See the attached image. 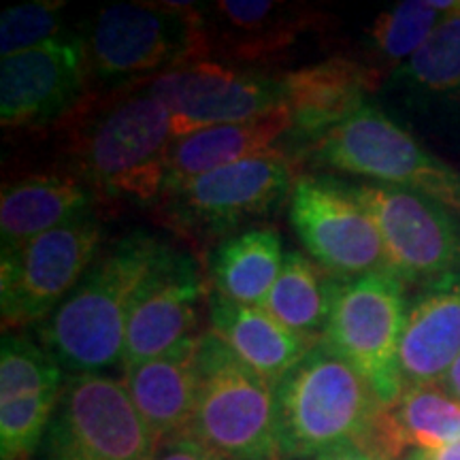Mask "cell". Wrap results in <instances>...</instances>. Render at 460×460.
I'll return each instance as SVG.
<instances>
[{"label":"cell","mask_w":460,"mask_h":460,"mask_svg":"<svg viewBox=\"0 0 460 460\" xmlns=\"http://www.w3.org/2000/svg\"><path fill=\"white\" fill-rule=\"evenodd\" d=\"M156 234L132 230L96 258L77 288L43 324L39 339L68 376L122 367L126 326L137 292L164 252Z\"/></svg>","instance_id":"1"},{"label":"cell","mask_w":460,"mask_h":460,"mask_svg":"<svg viewBox=\"0 0 460 460\" xmlns=\"http://www.w3.org/2000/svg\"><path fill=\"white\" fill-rule=\"evenodd\" d=\"M275 405L281 458L369 444L382 410L369 382L322 339L275 384Z\"/></svg>","instance_id":"2"},{"label":"cell","mask_w":460,"mask_h":460,"mask_svg":"<svg viewBox=\"0 0 460 460\" xmlns=\"http://www.w3.org/2000/svg\"><path fill=\"white\" fill-rule=\"evenodd\" d=\"M175 143L171 113L139 85L109 102L79 132V169L92 188L135 205L163 199Z\"/></svg>","instance_id":"3"},{"label":"cell","mask_w":460,"mask_h":460,"mask_svg":"<svg viewBox=\"0 0 460 460\" xmlns=\"http://www.w3.org/2000/svg\"><path fill=\"white\" fill-rule=\"evenodd\" d=\"M92 75L122 88L209 54L203 9L192 3H122L96 15L88 37Z\"/></svg>","instance_id":"4"},{"label":"cell","mask_w":460,"mask_h":460,"mask_svg":"<svg viewBox=\"0 0 460 460\" xmlns=\"http://www.w3.org/2000/svg\"><path fill=\"white\" fill-rule=\"evenodd\" d=\"M200 388L188 435L224 460H281L275 386L207 331L199 339Z\"/></svg>","instance_id":"5"},{"label":"cell","mask_w":460,"mask_h":460,"mask_svg":"<svg viewBox=\"0 0 460 460\" xmlns=\"http://www.w3.org/2000/svg\"><path fill=\"white\" fill-rule=\"evenodd\" d=\"M320 169L365 177L427 197L460 220V171L433 156L410 130L377 107L365 105L312 146Z\"/></svg>","instance_id":"6"},{"label":"cell","mask_w":460,"mask_h":460,"mask_svg":"<svg viewBox=\"0 0 460 460\" xmlns=\"http://www.w3.org/2000/svg\"><path fill=\"white\" fill-rule=\"evenodd\" d=\"M407 307L405 281L390 269L335 279L322 341L369 382L382 405L399 399L405 388L399 348Z\"/></svg>","instance_id":"7"},{"label":"cell","mask_w":460,"mask_h":460,"mask_svg":"<svg viewBox=\"0 0 460 460\" xmlns=\"http://www.w3.org/2000/svg\"><path fill=\"white\" fill-rule=\"evenodd\" d=\"M105 230L94 211L0 256L3 331L43 324L99 258Z\"/></svg>","instance_id":"8"},{"label":"cell","mask_w":460,"mask_h":460,"mask_svg":"<svg viewBox=\"0 0 460 460\" xmlns=\"http://www.w3.org/2000/svg\"><path fill=\"white\" fill-rule=\"evenodd\" d=\"M158 439L122 382L68 376L41 444V460H154Z\"/></svg>","instance_id":"9"},{"label":"cell","mask_w":460,"mask_h":460,"mask_svg":"<svg viewBox=\"0 0 460 460\" xmlns=\"http://www.w3.org/2000/svg\"><path fill=\"white\" fill-rule=\"evenodd\" d=\"M292 186L290 160L275 147L164 194V220L177 233L226 239L243 224L273 214L290 199Z\"/></svg>","instance_id":"10"},{"label":"cell","mask_w":460,"mask_h":460,"mask_svg":"<svg viewBox=\"0 0 460 460\" xmlns=\"http://www.w3.org/2000/svg\"><path fill=\"white\" fill-rule=\"evenodd\" d=\"M288 216L305 250L331 278L388 269L376 222L348 183L320 175L296 177Z\"/></svg>","instance_id":"11"},{"label":"cell","mask_w":460,"mask_h":460,"mask_svg":"<svg viewBox=\"0 0 460 460\" xmlns=\"http://www.w3.org/2000/svg\"><path fill=\"white\" fill-rule=\"evenodd\" d=\"M349 188L376 222L396 278L427 286L460 273V220L446 207L386 183Z\"/></svg>","instance_id":"12"},{"label":"cell","mask_w":460,"mask_h":460,"mask_svg":"<svg viewBox=\"0 0 460 460\" xmlns=\"http://www.w3.org/2000/svg\"><path fill=\"white\" fill-rule=\"evenodd\" d=\"M169 109L175 139L211 126L239 124L284 107L281 79L234 71L216 60H190L141 84Z\"/></svg>","instance_id":"13"},{"label":"cell","mask_w":460,"mask_h":460,"mask_svg":"<svg viewBox=\"0 0 460 460\" xmlns=\"http://www.w3.org/2000/svg\"><path fill=\"white\" fill-rule=\"evenodd\" d=\"M88 45L73 34L0 62V124L37 128L77 107L88 84Z\"/></svg>","instance_id":"14"},{"label":"cell","mask_w":460,"mask_h":460,"mask_svg":"<svg viewBox=\"0 0 460 460\" xmlns=\"http://www.w3.org/2000/svg\"><path fill=\"white\" fill-rule=\"evenodd\" d=\"M207 295L197 261L166 245L137 292L126 326L122 369L169 354L194 335Z\"/></svg>","instance_id":"15"},{"label":"cell","mask_w":460,"mask_h":460,"mask_svg":"<svg viewBox=\"0 0 460 460\" xmlns=\"http://www.w3.org/2000/svg\"><path fill=\"white\" fill-rule=\"evenodd\" d=\"M65 377L43 345L7 332L0 345V458L32 460L41 450Z\"/></svg>","instance_id":"16"},{"label":"cell","mask_w":460,"mask_h":460,"mask_svg":"<svg viewBox=\"0 0 460 460\" xmlns=\"http://www.w3.org/2000/svg\"><path fill=\"white\" fill-rule=\"evenodd\" d=\"M279 79L292 122L288 135L312 147L367 105V96L382 82V71L376 65L337 56Z\"/></svg>","instance_id":"17"},{"label":"cell","mask_w":460,"mask_h":460,"mask_svg":"<svg viewBox=\"0 0 460 460\" xmlns=\"http://www.w3.org/2000/svg\"><path fill=\"white\" fill-rule=\"evenodd\" d=\"M460 356V273L430 281L407 307L399 348L405 386L439 384Z\"/></svg>","instance_id":"18"},{"label":"cell","mask_w":460,"mask_h":460,"mask_svg":"<svg viewBox=\"0 0 460 460\" xmlns=\"http://www.w3.org/2000/svg\"><path fill=\"white\" fill-rule=\"evenodd\" d=\"M199 339L190 337L169 354L124 369V388L158 444L188 435L192 424L200 388Z\"/></svg>","instance_id":"19"},{"label":"cell","mask_w":460,"mask_h":460,"mask_svg":"<svg viewBox=\"0 0 460 460\" xmlns=\"http://www.w3.org/2000/svg\"><path fill=\"white\" fill-rule=\"evenodd\" d=\"M209 326L230 352L273 386L322 339L290 331L258 305L234 303L217 292L209 295Z\"/></svg>","instance_id":"20"},{"label":"cell","mask_w":460,"mask_h":460,"mask_svg":"<svg viewBox=\"0 0 460 460\" xmlns=\"http://www.w3.org/2000/svg\"><path fill=\"white\" fill-rule=\"evenodd\" d=\"M92 203L90 183L65 172H43L4 183L0 197L3 252L90 214Z\"/></svg>","instance_id":"21"},{"label":"cell","mask_w":460,"mask_h":460,"mask_svg":"<svg viewBox=\"0 0 460 460\" xmlns=\"http://www.w3.org/2000/svg\"><path fill=\"white\" fill-rule=\"evenodd\" d=\"M290 128V113L286 107H281L250 122L211 126V128L175 139L171 147L169 166H166L164 194L180 190L192 180H199L222 166L275 149V143L288 135Z\"/></svg>","instance_id":"22"},{"label":"cell","mask_w":460,"mask_h":460,"mask_svg":"<svg viewBox=\"0 0 460 460\" xmlns=\"http://www.w3.org/2000/svg\"><path fill=\"white\" fill-rule=\"evenodd\" d=\"M460 439V401L439 384L405 386L382 405L369 444L390 460L410 450H437Z\"/></svg>","instance_id":"23"},{"label":"cell","mask_w":460,"mask_h":460,"mask_svg":"<svg viewBox=\"0 0 460 460\" xmlns=\"http://www.w3.org/2000/svg\"><path fill=\"white\" fill-rule=\"evenodd\" d=\"M284 256L275 228L254 226L233 233L216 245L209 258L214 292L234 303L261 307L278 279Z\"/></svg>","instance_id":"24"},{"label":"cell","mask_w":460,"mask_h":460,"mask_svg":"<svg viewBox=\"0 0 460 460\" xmlns=\"http://www.w3.org/2000/svg\"><path fill=\"white\" fill-rule=\"evenodd\" d=\"M393 85L413 107L460 111V13L447 15L429 41L393 71Z\"/></svg>","instance_id":"25"},{"label":"cell","mask_w":460,"mask_h":460,"mask_svg":"<svg viewBox=\"0 0 460 460\" xmlns=\"http://www.w3.org/2000/svg\"><path fill=\"white\" fill-rule=\"evenodd\" d=\"M335 278L322 271L307 256L288 252L275 284L261 307L301 335L324 332L332 307Z\"/></svg>","instance_id":"26"},{"label":"cell","mask_w":460,"mask_h":460,"mask_svg":"<svg viewBox=\"0 0 460 460\" xmlns=\"http://www.w3.org/2000/svg\"><path fill=\"white\" fill-rule=\"evenodd\" d=\"M216 15L224 26V39L234 54L245 58L267 56L290 45L315 15H303L296 7L279 3L252 0H222L216 3Z\"/></svg>","instance_id":"27"},{"label":"cell","mask_w":460,"mask_h":460,"mask_svg":"<svg viewBox=\"0 0 460 460\" xmlns=\"http://www.w3.org/2000/svg\"><path fill=\"white\" fill-rule=\"evenodd\" d=\"M433 0H405L382 11L369 28V45L379 65L396 71L429 41L446 20Z\"/></svg>","instance_id":"28"},{"label":"cell","mask_w":460,"mask_h":460,"mask_svg":"<svg viewBox=\"0 0 460 460\" xmlns=\"http://www.w3.org/2000/svg\"><path fill=\"white\" fill-rule=\"evenodd\" d=\"M62 9L58 0H34L17 4L0 17V58H11L22 51L62 37Z\"/></svg>","instance_id":"29"},{"label":"cell","mask_w":460,"mask_h":460,"mask_svg":"<svg viewBox=\"0 0 460 460\" xmlns=\"http://www.w3.org/2000/svg\"><path fill=\"white\" fill-rule=\"evenodd\" d=\"M154 460H224L192 435H177L158 444Z\"/></svg>","instance_id":"30"},{"label":"cell","mask_w":460,"mask_h":460,"mask_svg":"<svg viewBox=\"0 0 460 460\" xmlns=\"http://www.w3.org/2000/svg\"><path fill=\"white\" fill-rule=\"evenodd\" d=\"M320 460H390V458L384 456L382 452H377L376 447L367 444H352V446L337 447V450L320 456Z\"/></svg>","instance_id":"31"},{"label":"cell","mask_w":460,"mask_h":460,"mask_svg":"<svg viewBox=\"0 0 460 460\" xmlns=\"http://www.w3.org/2000/svg\"><path fill=\"white\" fill-rule=\"evenodd\" d=\"M407 460H460V439L437 450H410Z\"/></svg>","instance_id":"32"},{"label":"cell","mask_w":460,"mask_h":460,"mask_svg":"<svg viewBox=\"0 0 460 460\" xmlns=\"http://www.w3.org/2000/svg\"><path fill=\"white\" fill-rule=\"evenodd\" d=\"M439 386L444 388L447 394L454 396V399L460 401V356L456 358V362L450 367V371L446 373V377L441 379Z\"/></svg>","instance_id":"33"}]
</instances>
